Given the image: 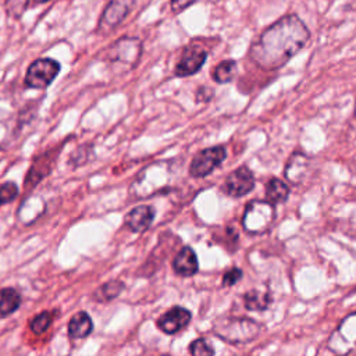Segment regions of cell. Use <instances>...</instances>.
Instances as JSON below:
<instances>
[{
	"label": "cell",
	"instance_id": "obj_14",
	"mask_svg": "<svg viewBox=\"0 0 356 356\" xmlns=\"http://www.w3.org/2000/svg\"><path fill=\"white\" fill-rule=\"evenodd\" d=\"M155 220V209L148 205H141L134 207L126 216V225L134 232H144L147 231Z\"/></svg>",
	"mask_w": 356,
	"mask_h": 356
},
{
	"label": "cell",
	"instance_id": "obj_9",
	"mask_svg": "<svg viewBox=\"0 0 356 356\" xmlns=\"http://www.w3.org/2000/svg\"><path fill=\"white\" fill-rule=\"evenodd\" d=\"M227 158L224 147H212L200 151L189 166V174L195 178H203L217 169Z\"/></svg>",
	"mask_w": 356,
	"mask_h": 356
},
{
	"label": "cell",
	"instance_id": "obj_11",
	"mask_svg": "<svg viewBox=\"0 0 356 356\" xmlns=\"http://www.w3.org/2000/svg\"><path fill=\"white\" fill-rule=\"evenodd\" d=\"M254 187H255V176L245 166L234 170L225 178V182H224L225 192L234 198L245 196L254 189Z\"/></svg>",
	"mask_w": 356,
	"mask_h": 356
},
{
	"label": "cell",
	"instance_id": "obj_30",
	"mask_svg": "<svg viewBox=\"0 0 356 356\" xmlns=\"http://www.w3.org/2000/svg\"><path fill=\"white\" fill-rule=\"evenodd\" d=\"M355 115H356V107H355Z\"/></svg>",
	"mask_w": 356,
	"mask_h": 356
},
{
	"label": "cell",
	"instance_id": "obj_17",
	"mask_svg": "<svg viewBox=\"0 0 356 356\" xmlns=\"http://www.w3.org/2000/svg\"><path fill=\"white\" fill-rule=\"evenodd\" d=\"M21 305V295L15 288L0 290V316L6 317L15 313Z\"/></svg>",
	"mask_w": 356,
	"mask_h": 356
},
{
	"label": "cell",
	"instance_id": "obj_15",
	"mask_svg": "<svg viewBox=\"0 0 356 356\" xmlns=\"http://www.w3.org/2000/svg\"><path fill=\"white\" fill-rule=\"evenodd\" d=\"M173 269L178 276L192 277L199 270L198 256L195 251L189 247H184L173 261Z\"/></svg>",
	"mask_w": 356,
	"mask_h": 356
},
{
	"label": "cell",
	"instance_id": "obj_27",
	"mask_svg": "<svg viewBox=\"0 0 356 356\" xmlns=\"http://www.w3.org/2000/svg\"><path fill=\"white\" fill-rule=\"evenodd\" d=\"M196 0H171V12L174 15H181L189 6H192Z\"/></svg>",
	"mask_w": 356,
	"mask_h": 356
},
{
	"label": "cell",
	"instance_id": "obj_26",
	"mask_svg": "<svg viewBox=\"0 0 356 356\" xmlns=\"http://www.w3.org/2000/svg\"><path fill=\"white\" fill-rule=\"evenodd\" d=\"M243 279V270L238 268H232L223 276V285L232 287Z\"/></svg>",
	"mask_w": 356,
	"mask_h": 356
},
{
	"label": "cell",
	"instance_id": "obj_25",
	"mask_svg": "<svg viewBox=\"0 0 356 356\" xmlns=\"http://www.w3.org/2000/svg\"><path fill=\"white\" fill-rule=\"evenodd\" d=\"M30 5V0H6V12L9 16L19 19L24 15Z\"/></svg>",
	"mask_w": 356,
	"mask_h": 356
},
{
	"label": "cell",
	"instance_id": "obj_6",
	"mask_svg": "<svg viewBox=\"0 0 356 356\" xmlns=\"http://www.w3.org/2000/svg\"><path fill=\"white\" fill-rule=\"evenodd\" d=\"M60 73V64L53 59L35 60L26 75V85L32 89H46Z\"/></svg>",
	"mask_w": 356,
	"mask_h": 356
},
{
	"label": "cell",
	"instance_id": "obj_16",
	"mask_svg": "<svg viewBox=\"0 0 356 356\" xmlns=\"http://www.w3.org/2000/svg\"><path fill=\"white\" fill-rule=\"evenodd\" d=\"M93 330V321L86 312L75 313L68 323V337L71 339H84Z\"/></svg>",
	"mask_w": 356,
	"mask_h": 356
},
{
	"label": "cell",
	"instance_id": "obj_7",
	"mask_svg": "<svg viewBox=\"0 0 356 356\" xmlns=\"http://www.w3.org/2000/svg\"><path fill=\"white\" fill-rule=\"evenodd\" d=\"M135 3L137 0H110L99 20V31L103 35H107L117 27H120L133 12Z\"/></svg>",
	"mask_w": 356,
	"mask_h": 356
},
{
	"label": "cell",
	"instance_id": "obj_8",
	"mask_svg": "<svg viewBox=\"0 0 356 356\" xmlns=\"http://www.w3.org/2000/svg\"><path fill=\"white\" fill-rule=\"evenodd\" d=\"M328 348L337 355H348L356 350V313L348 316L334 331Z\"/></svg>",
	"mask_w": 356,
	"mask_h": 356
},
{
	"label": "cell",
	"instance_id": "obj_18",
	"mask_svg": "<svg viewBox=\"0 0 356 356\" xmlns=\"http://www.w3.org/2000/svg\"><path fill=\"white\" fill-rule=\"evenodd\" d=\"M244 303L248 310L262 312V310H266L272 303V295L262 290H252L245 294Z\"/></svg>",
	"mask_w": 356,
	"mask_h": 356
},
{
	"label": "cell",
	"instance_id": "obj_10",
	"mask_svg": "<svg viewBox=\"0 0 356 356\" xmlns=\"http://www.w3.org/2000/svg\"><path fill=\"white\" fill-rule=\"evenodd\" d=\"M207 60V52L200 45L189 44L181 53L174 70V75L178 78H187L199 73Z\"/></svg>",
	"mask_w": 356,
	"mask_h": 356
},
{
	"label": "cell",
	"instance_id": "obj_3",
	"mask_svg": "<svg viewBox=\"0 0 356 356\" xmlns=\"http://www.w3.org/2000/svg\"><path fill=\"white\" fill-rule=\"evenodd\" d=\"M173 170L169 163H158L142 171L134 189L138 198H149L170 188Z\"/></svg>",
	"mask_w": 356,
	"mask_h": 356
},
{
	"label": "cell",
	"instance_id": "obj_23",
	"mask_svg": "<svg viewBox=\"0 0 356 356\" xmlns=\"http://www.w3.org/2000/svg\"><path fill=\"white\" fill-rule=\"evenodd\" d=\"M189 352L192 356H214V348L213 345L205 339V338H198L189 345Z\"/></svg>",
	"mask_w": 356,
	"mask_h": 356
},
{
	"label": "cell",
	"instance_id": "obj_2",
	"mask_svg": "<svg viewBox=\"0 0 356 356\" xmlns=\"http://www.w3.org/2000/svg\"><path fill=\"white\" fill-rule=\"evenodd\" d=\"M213 331L225 342L245 344L259 335L261 326L248 317H220L216 320Z\"/></svg>",
	"mask_w": 356,
	"mask_h": 356
},
{
	"label": "cell",
	"instance_id": "obj_12",
	"mask_svg": "<svg viewBox=\"0 0 356 356\" xmlns=\"http://www.w3.org/2000/svg\"><path fill=\"white\" fill-rule=\"evenodd\" d=\"M191 317L192 315L188 309L174 306L158 320V327L166 334H176L189 324Z\"/></svg>",
	"mask_w": 356,
	"mask_h": 356
},
{
	"label": "cell",
	"instance_id": "obj_28",
	"mask_svg": "<svg viewBox=\"0 0 356 356\" xmlns=\"http://www.w3.org/2000/svg\"><path fill=\"white\" fill-rule=\"evenodd\" d=\"M214 96V91L209 86H200L196 91V102H210Z\"/></svg>",
	"mask_w": 356,
	"mask_h": 356
},
{
	"label": "cell",
	"instance_id": "obj_5",
	"mask_svg": "<svg viewBox=\"0 0 356 356\" xmlns=\"http://www.w3.org/2000/svg\"><path fill=\"white\" fill-rule=\"evenodd\" d=\"M142 55V42L138 38H120L109 50L107 59L113 64L134 68Z\"/></svg>",
	"mask_w": 356,
	"mask_h": 356
},
{
	"label": "cell",
	"instance_id": "obj_21",
	"mask_svg": "<svg viewBox=\"0 0 356 356\" xmlns=\"http://www.w3.org/2000/svg\"><path fill=\"white\" fill-rule=\"evenodd\" d=\"M123 290H124V284L122 281H109L97 290V292L95 294V298L100 302H109L120 295Z\"/></svg>",
	"mask_w": 356,
	"mask_h": 356
},
{
	"label": "cell",
	"instance_id": "obj_1",
	"mask_svg": "<svg viewBox=\"0 0 356 356\" xmlns=\"http://www.w3.org/2000/svg\"><path fill=\"white\" fill-rule=\"evenodd\" d=\"M310 42V31L297 16L288 15L268 27L251 45L248 57L262 70L274 71L284 67Z\"/></svg>",
	"mask_w": 356,
	"mask_h": 356
},
{
	"label": "cell",
	"instance_id": "obj_20",
	"mask_svg": "<svg viewBox=\"0 0 356 356\" xmlns=\"http://www.w3.org/2000/svg\"><path fill=\"white\" fill-rule=\"evenodd\" d=\"M236 73H238V67L234 60H223L212 70V78L214 82L223 85L231 82Z\"/></svg>",
	"mask_w": 356,
	"mask_h": 356
},
{
	"label": "cell",
	"instance_id": "obj_24",
	"mask_svg": "<svg viewBox=\"0 0 356 356\" xmlns=\"http://www.w3.org/2000/svg\"><path fill=\"white\" fill-rule=\"evenodd\" d=\"M19 187L15 182H5L0 185V206L13 202L19 196Z\"/></svg>",
	"mask_w": 356,
	"mask_h": 356
},
{
	"label": "cell",
	"instance_id": "obj_22",
	"mask_svg": "<svg viewBox=\"0 0 356 356\" xmlns=\"http://www.w3.org/2000/svg\"><path fill=\"white\" fill-rule=\"evenodd\" d=\"M53 321V315L50 312H42L39 315H37L31 323H30V328L35 332V334H44L52 324Z\"/></svg>",
	"mask_w": 356,
	"mask_h": 356
},
{
	"label": "cell",
	"instance_id": "obj_4",
	"mask_svg": "<svg viewBox=\"0 0 356 356\" xmlns=\"http://www.w3.org/2000/svg\"><path fill=\"white\" fill-rule=\"evenodd\" d=\"M276 220V206L269 200H254L248 203L243 224L251 234H263L269 231Z\"/></svg>",
	"mask_w": 356,
	"mask_h": 356
},
{
	"label": "cell",
	"instance_id": "obj_19",
	"mask_svg": "<svg viewBox=\"0 0 356 356\" xmlns=\"http://www.w3.org/2000/svg\"><path fill=\"white\" fill-rule=\"evenodd\" d=\"M288 195H290V187L283 180L272 178L266 184V198L273 205L285 202L288 199Z\"/></svg>",
	"mask_w": 356,
	"mask_h": 356
},
{
	"label": "cell",
	"instance_id": "obj_29",
	"mask_svg": "<svg viewBox=\"0 0 356 356\" xmlns=\"http://www.w3.org/2000/svg\"><path fill=\"white\" fill-rule=\"evenodd\" d=\"M30 2H32L34 5H41V3H46V2H50V0H30Z\"/></svg>",
	"mask_w": 356,
	"mask_h": 356
},
{
	"label": "cell",
	"instance_id": "obj_13",
	"mask_svg": "<svg viewBox=\"0 0 356 356\" xmlns=\"http://www.w3.org/2000/svg\"><path fill=\"white\" fill-rule=\"evenodd\" d=\"M312 171V159L303 153H294L285 167V178L297 185H301Z\"/></svg>",
	"mask_w": 356,
	"mask_h": 356
}]
</instances>
